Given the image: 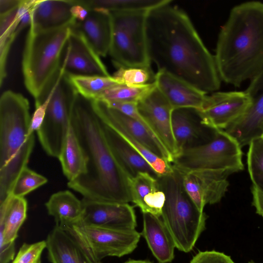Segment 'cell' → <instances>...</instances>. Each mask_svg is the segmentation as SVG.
<instances>
[{
	"mask_svg": "<svg viewBox=\"0 0 263 263\" xmlns=\"http://www.w3.org/2000/svg\"><path fill=\"white\" fill-rule=\"evenodd\" d=\"M166 0L149 10L145 37L149 60L165 72L208 94L220 87L213 55L188 15Z\"/></svg>",
	"mask_w": 263,
	"mask_h": 263,
	"instance_id": "6da1fadb",
	"label": "cell"
},
{
	"mask_svg": "<svg viewBox=\"0 0 263 263\" xmlns=\"http://www.w3.org/2000/svg\"><path fill=\"white\" fill-rule=\"evenodd\" d=\"M71 126L87 158L85 174L68 181L69 188L83 198L102 201L129 203V176L115 158L107 141L103 122L92 100L76 97Z\"/></svg>",
	"mask_w": 263,
	"mask_h": 263,
	"instance_id": "7a4b0ae2",
	"label": "cell"
},
{
	"mask_svg": "<svg viewBox=\"0 0 263 263\" xmlns=\"http://www.w3.org/2000/svg\"><path fill=\"white\" fill-rule=\"evenodd\" d=\"M221 81L240 87L263 69V3L234 6L219 32L214 55Z\"/></svg>",
	"mask_w": 263,
	"mask_h": 263,
	"instance_id": "3957f363",
	"label": "cell"
},
{
	"mask_svg": "<svg viewBox=\"0 0 263 263\" xmlns=\"http://www.w3.org/2000/svg\"><path fill=\"white\" fill-rule=\"evenodd\" d=\"M29 102L10 90L0 98V204L10 196L14 183L27 166L35 138L30 133Z\"/></svg>",
	"mask_w": 263,
	"mask_h": 263,
	"instance_id": "277c9868",
	"label": "cell"
},
{
	"mask_svg": "<svg viewBox=\"0 0 263 263\" xmlns=\"http://www.w3.org/2000/svg\"><path fill=\"white\" fill-rule=\"evenodd\" d=\"M72 25L28 30L22 67L25 87L35 106L43 102L58 78Z\"/></svg>",
	"mask_w": 263,
	"mask_h": 263,
	"instance_id": "5b68a950",
	"label": "cell"
},
{
	"mask_svg": "<svg viewBox=\"0 0 263 263\" xmlns=\"http://www.w3.org/2000/svg\"><path fill=\"white\" fill-rule=\"evenodd\" d=\"M171 173L158 177L165 196L161 218L179 251L190 252L205 228L206 215L186 193L182 173L173 167Z\"/></svg>",
	"mask_w": 263,
	"mask_h": 263,
	"instance_id": "8992f818",
	"label": "cell"
},
{
	"mask_svg": "<svg viewBox=\"0 0 263 263\" xmlns=\"http://www.w3.org/2000/svg\"><path fill=\"white\" fill-rule=\"evenodd\" d=\"M241 148L236 139L224 130H216L210 141L184 148L172 165L182 172L210 170L231 174L243 169Z\"/></svg>",
	"mask_w": 263,
	"mask_h": 263,
	"instance_id": "52a82bcc",
	"label": "cell"
},
{
	"mask_svg": "<svg viewBox=\"0 0 263 263\" xmlns=\"http://www.w3.org/2000/svg\"><path fill=\"white\" fill-rule=\"evenodd\" d=\"M147 11L109 12L112 36L109 54L118 68L151 66L145 30Z\"/></svg>",
	"mask_w": 263,
	"mask_h": 263,
	"instance_id": "ba28073f",
	"label": "cell"
},
{
	"mask_svg": "<svg viewBox=\"0 0 263 263\" xmlns=\"http://www.w3.org/2000/svg\"><path fill=\"white\" fill-rule=\"evenodd\" d=\"M77 93L62 63L43 123L36 132L43 148L49 156L58 158L60 155L71 126L72 109Z\"/></svg>",
	"mask_w": 263,
	"mask_h": 263,
	"instance_id": "9c48e42d",
	"label": "cell"
},
{
	"mask_svg": "<svg viewBox=\"0 0 263 263\" xmlns=\"http://www.w3.org/2000/svg\"><path fill=\"white\" fill-rule=\"evenodd\" d=\"M100 260L108 256L121 257L137 248L141 234L135 229L122 230L81 223L70 226Z\"/></svg>",
	"mask_w": 263,
	"mask_h": 263,
	"instance_id": "30bf717a",
	"label": "cell"
},
{
	"mask_svg": "<svg viewBox=\"0 0 263 263\" xmlns=\"http://www.w3.org/2000/svg\"><path fill=\"white\" fill-rule=\"evenodd\" d=\"M253 103L252 97L243 91H216L208 96L203 109L197 110L201 125L224 130L243 116Z\"/></svg>",
	"mask_w": 263,
	"mask_h": 263,
	"instance_id": "8fae6325",
	"label": "cell"
},
{
	"mask_svg": "<svg viewBox=\"0 0 263 263\" xmlns=\"http://www.w3.org/2000/svg\"><path fill=\"white\" fill-rule=\"evenodd\" d=\"M137 108L148 128L174 161L178 152L172 127L173 106L156 86L137 103Z\"/></svg>",
	"mask_w": 263,
	"mask_h": 263,
	"instance_id": "7c38bea8",
	"label": "cell"
},
{
	"mask_svg": "<svg viewBox=\"0 0 263 263\" xmlns=\"http://www.w3.org/2000/svg\"><path fill=\"white\" fill-rule=\"evenodd\" d=\"M81 200L83 213L81 220L77 223L122 230H135L137 226L134 209L128 203L102 201L84 198Z\"/></svg>",
	"mask_w": 263,
	"mask_h": 263,
	"instance_id": "4fadbf2b",
	"label": "cell"
},
{
	"mask_svg": "<svg viewBox=\"0 0 263 263\" xmlns=\"http://www.w3.org/2000/svg\"><path fill=\"white\" fill-rule=\"evenodd\" d=\"M45 240L51 263H101L70 226L55 224Z\"/></svg>",
	"mask_w": 263,
	"mask_h": 263,
	"instance_id": "5bb4252c",
	"label": "cell"
},
{
	"mask_svg": "<svg viewBox=\"0 0 263 263\" xmlns=\"http://www.w3.org/2000/svg\"><path fill=\"white\" fill-rule=\"evenodd\" d=\"M182 173L186 193L202 212L206 204L219 202L229 185L227 178L231 174L227 172L195 170Z\"/></svg>",
	"mask_w": 263,
	"mask_h": 263,
	"instance_id": "9a60e30c",
	"label": "cell"
},
{
	"mask_svg": "<svg viewBox=\"0 0 263 263\" xmlns=\"http://www.w3.org/2000/svg\"><path fill=\"white\" fill-rule=\"evenodd\" d=\"M73 25L63 61L65 73L73 76H110L100 56Z\"/></svg>",
	"mask_w": 263,
	"mask_h": 263,
	"instance_id": "2e32d148",
	"label": "cell"
},
{
	"mask_svg": "<svg viewBox=\"0 0 263 263\" xmlns=\"http://www.w3.org/2000/svg\"><path fill=\"white\" fill-rule=\"evenodd\" d=\"M92 101L96 112L104 123L120 126L152 153L172 164V156L144 124L109 107L101 101Z\"/></svg>",
	"mask_w": 263,
	"mask_h": 263,
	"instance_id": "e0dca14e",
	"label": "cell"
},
{
	"mask_svg": "<svg viewBox=\"0 0 263 263\" xmlns=\"http://www.w3.org/2000/svg\"><path fill=\"white\" fill-rule=\"evenodd\" d=\"M157 87L174 109L192 108L201 110L204 107L207 94L165 72L156 73Z\"/></svg>",
	"mask_w": 263,
	"mask_h": 263,
	"instance_id": "ac0fdd59",
	"label": "cell"
},
{
	"mask_svg": "<svg viewBox=\"0 0 263 263\" xmlns=\"http://www.w3.org/2000/svg\"><path fill=\"white\" fill-rule=\"evenodd\" d=\"M131 202L139 207L142 213L161 217L165 196L158 177L146 172H140L129 178Z\"/></svg>",
	"mask_w": 263,
	"mask_h": 263,
	"instance_id": "d6986e66",
	"label": "cell"
},
{
	"mask_svg": "<svg viewBox=\"0 0 263 263\" xmlns=\"http://www.w3.org/2000/svg\"><path fill=\"white\" fill-rule=\"evenodd\" d=\"M73 2L71 0H36L29 28L45 30L73 25L76 22L70 11Z\"/></svg>",
	"mask_w": 263,
	"mask_h": 263,
	"instance_id": "ffe728a7",
	"label": "cell"
},
{
	"mask_svg": "<svg viewBox=\"0 0 263 263\" xmlns=\"http://www.w3.org/2000/svg\"><path fill=\"white\" fill-rule=\"evenodd\" d=\"M73 26L81 31L100 57L109 54L112 36L110 13L105 10L91 9L84 21Z\"/></svg>",
	"mask_w": 263,
	"mask_h": 263,
	"instance_id": "44dd1931",
	"label": "cell"
},
{
	"mask_svg": "<svg viewBox=\"0 0 263 263\" xmlns=\"http://www.w3.org/2000/svg\"><path fill=\"white\" fill-rule=\"evenodd\" d=\"M143 214L141 235L159 263H169L174 259L176 248L174 239L161 217L149 213Z\"/></svg>",
	"mask_w": 263,
	"mask_h": 263,
	"instance_id": "7402d4cb",
	"label": "cell"
},
{
	"mask_svg": "<svg viewBox=\"0 0 263 263\" xmlns=\"http://www.w3.org/2000/svg\"><path fill=\"white\" fill-rule=\"evenodd\" d=\"M103 128L111 152L129 178L140 172L148 173L158 177L155 170L144 157L104 122Z\"/></svg>",
	"mask_w": 263,
	"mask_h": 263,
	"instance_id": "603a6c76",
	"label": "cell"
},
{
	"mask_svg": "<svg viewBox=\"0 0 263 263\" xmlns=\"http://www.w3.org/2000/svg\"><path fill=\"white\" fill-rule=\"evenodd\" d=\"M25 197L10 195L0 204V246L15 242L27 217Z\"/></svg>",
	"mask_w": 263,
	"mask_h": 263,
	"instance_id": "cb8c5ba5",
	"label": "cell"
},
{
	"mask_svg": "<svg viewBox=\"0 0 263 263\" xmlns=\"http://www.w3.org/2000/svg\"><path fill=\"white\" fill-rule=\"evenodd\" d=\"M253 103L247 112L224 130L233 137L241 147L260 137L263 121V92L254 97Z\"/></svg>",
	"mask_w": 263,
	"mask_h": 263,
	"instance_id": "d4e9b609",
	"label": "cell"
},
{
	"mask_svg": "<svg viewBox=\"0 0 263 263\" xmlns=\"http://www.w3.org/2000/svg\"><path fill=\"white\" fill-rule=\"evenodd\" d=\"M48 214L56 224L72 226L78 223L83 213L82 200L70 191H61L53 194L45 203Z\"/></svg>",
	"mask_w": 263,
	"mask_h": 263,
	"instance_id": "484cf974",
	"label": "cell"
},
{
	"mask_svg": "<svg viewBox=\"0 0 263 263\" xmlns=\"http://www.w3.org/2000/svg\"><path fill=\"white\" fill-rule=\"evenodd\" d=\"M58 159L68 181L86 172L87 159L71 126Z\"/></svg>",
	"mask_w": 263,
	"mask_h": 263,
	"instance_id": "4316f807",
	"label": "cell"
},
{
	"mask_svg": "<svg viewBox=\"0 0 263 263\" xmlns=\"http://www.w3.org/2000/svg\"><path fill=\"white\" fill-rule=\"evenodd\" d=\"M35 0H22L20 5L11 12L0 15V66H6L10 47L18 34L17 29L23 14L30 9Z\"/></svg>",
	"mask_w": 263,
	"mask_h": 263,
	"instance_id": "83f0119b",
	"label": "cell"
},
{
	"mask_svg": "<svg viewBox=\"0 0 263 263\" xmlns=\"http://www.w3.org/2000/svg\"><path fill=\"white\" fill-rule=\"evenodd\" d=\"M196 112V109L186 108L174 109L173 111L172 127L178 155L198 137L199 132L194 119Z\"/></svg>",
	"mask_w": 263,
	"mask_h": 263,
	"instance_id": "f1b7e54d",
	"label": "cell"
},
{
	"mask_svg": "<svg viewBox=\"0 0 263 263\" xmlns=\"http://www.w3.org/2000/svg\"><path fill=\"white\" fill-rule=\"evenodd\" d=\"M67 76L77 91L82 96L89 100H96L106 90L116 86L122 85L110 75Z\"/></svg>",
	"mask_w": 263,
	"mask_h": 263,
	"instance_id": "f546056e",
	"label": "cell"
},
{
	"mask_svg": "<svg viewBox=\"0 0 263 263\" xmlns=\"http://www.w3.org/2000/svg\"><path fill=\"white\" fill-rule=\"evenodd\" d=\"M166 0H82L89 9H100L109 12L148 11Z\"/></svg>",
	"mask_w": 263,
	"mask_h": 263,
	"instance_id": "4dcf8cb0",
	"label": "cell"
},
{
	"mask_svg": "<svg viewBox=\"0 0 263 263\" xmlns=\"http://www.w3.org/2000/svg\"><path fill=\"white\" fill-rule=\"evenodd\" d=\"M156 86L155 82L140 86L119 85L106 90L95 100L137 103Z\"/></svg>",
	"mask_w": 263,
	"mask_h": 263,
	"instance_id": "1f68e13d",
	"label": "cell"
},
{
	"mask_svg": "<svg viewBox=\"0 0 263 263\" xmlns=\"http://www.w3.org/2000/svg\"><path fill=\"white\" fill-rule=\"evenodd\" d=\"M247 166L253 185L263 191V138H255L249 144Z\"/></svg>",
	"mask_w": 263,
	"mask_h": 263,
	"instance_id": "d6a6232c",
	"label": "cell"
},
{
	"mask_svg": "<svg viewBox=\"0 0 263 263\" xmlns=\"http://www.w3.org/2000/svg\"><path fill=\"white\" fill-rule=\"evenodd\" d=\"M112 76L122 85L140 86L155 83L156 74L151 66L120 67Z\"/></svg>",
	"mask_w": 263,
	"mask_h": 263,
	"instance_id": "836d02e7",
	"label": "cell"
},
{
	"mask_svg": "<svg viewBox=\"0 0 263 263\" xmlns=\"http://www.w3.org/2000/svg\"><path fill=\"white\" fill-rule=\"evenodd\" d=\"M48 179L43 175L25 167L19 174L12 187L10 195L24 197L25 195L46 184Z\"/></svg>",
	"mask_w": 263,
	"mask_h": 263,
	"instance_id": "e575fe53",
	"label": "cell"
},
{
	"mask_svg": "<svg viewBox=\"0 0 263 263\" xmlns=\"http://www.w3.org/2000/svg\"><path fill=\"white\" fill-rule=\"evenodd\" d=\"M46 246L45 240L32 243L24 242L11 263H41L42 254Z\"/></svg>",
	"mask_w": 263,
	"mask_h": 263,
	"instance_id": "d590c367",
	"label": "cell"
},
{
	"mask_svg": "<svg viewBox=\"0 0 263 263\" xmlns=\"http://www.w3.org/2000/svg\"><path fill=\"white\" fill-rule=\"evenodd\" d=\"M190 263H235L230 256L223 253L213 251H200Z\"/></svg>",
	"mask_w": 263,
	"mask_h": 263,
	"instance_id": "8d00e7d4",
	"label": "cell"
},
{
	"mask_svg": "<svg viewBox=\"0 0 263 263\" xmlns=\"http://www.w3.org/2000/svg\"><path fill=\"white\" fill-rule=\"evenodd\" d=\"M90 9L83 3L82 0L74 1L70 11L76 22H82L85 20Z\"/></svg>",
	"mask_w": 263,
	"mask_h": 263,
	"instance_id": "74e56055",
	"label": "cell"
},
{
	"mask_svg": "<svg viewBox=\"0 0 263 263\" xmlns=\"http://www.w3.org/2000/svg\"><path fill=\"white\" fill-rule=\"evenodd\" d=\"M246 91L253 98L263 92V69L250 83Z\"/></svg>",
	"mask_w": 263,
	"mask_h": 263,
	"instance_id": "f35d334b",
	"label": "cell"
},
{
	"mask_svg": "<svg viewBox=\"0 0 263 263\" xmlns=\"http://www.w3.org/2000/svg\"><path fill=\"white\" fill-rule=\"evenodd\" d=\"M15 242L0 246V263H9L15 257Z\"/></svg>",
	"mask_w": 263,
	"mask_h": 263,
	"instance_id": "ab89813d",
	"label": "cell"
},
{
	"mask_svg": "<svg viewBox=\"0 0 263 263\" xmlns=\"http://www.w3.org/2000/svg\"><path fill=\"white\" fill-rule=\"evenodd\" d=\"M251 191L253 196L252 204L256 209V213L261 215L263 214V191L253 185Z\"/></svg>",
	"mask_w": 263,
	"mask_h": 263,
	"instance_id": "60d3db41",
	"label": "cell"
},
{
	"mask_svg": "<svg viewBox=\"0 0 263 263\" xmlns=\"http://www.w3.org/2000/svg\"><path fill=\"white\" fill-rule=\"evenodd\" d=\"M22 0H0V15L7 14L18 7Z\"/></svg>",
	"mask_w": 263,
	"mask_h": 263,
	"instance_id": "b9f144b4",
	"label": "cell"
},
{
	"mask_svg": "<svg viewBox=\"0 0 263 263\" xmlns=\"http://www.w3.org/2000/svg\"><path fill=\"white\" fill-rule=\"evenodd\" d=\"M124 263H153L148 260L129 259Z\"/></svg>",
	"mask_w": 263,
	"mask_h": 263,
	"instance_id": "7bdbcfd3",
	"label": "cell"
},
{
	"mask_svg": "<svg viewBox=\"0 0 263 263\" xmlns=\"http://www.w3.org/2000/svg\"><path fill=\"white\" fill-rule=\"evenodd\" d=\"M260 137L263 138V121L260 127Z\"/></svg>",
	"mask_w": 263,
	"mask_h": 263,
	"instance_id": "ee69618b",
	"label": "cell"
},
{
	"mask_svg": "<svg viewBox=\"0 0 263 263\" xmlns=\"http://www.w3.org/2000/svg\"><path fill=\"white\" fill-rule=\"evenodd\" d=\"M249 263H255V262H253V261H250V262H249Z\"/></svg>",
	"mask_w": 263,
	"mask_h": 263,
	"instance_id": "f6af8a7d",
	"label": "cell"
},
{
	"mask_svg": "<svg viewBox=\"0 0 263 263\" xmlns=\"http://www.w3.org/2000/svg\"><path fill=\"white\" fill-rule=\"evenodd\" d=\"M261 216L262 217V218H263V214H262Z\"/></svg>",
	"mask_w": 263,
	"mask_h": 263,
	"instance_id": "bcb514c9",
	"label": "cell"
}]
</instances>
